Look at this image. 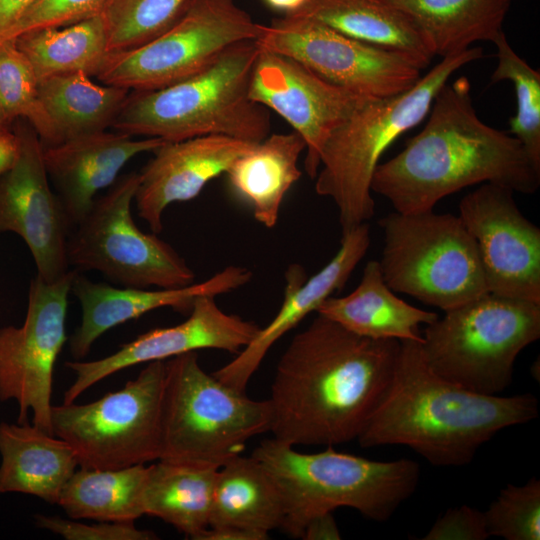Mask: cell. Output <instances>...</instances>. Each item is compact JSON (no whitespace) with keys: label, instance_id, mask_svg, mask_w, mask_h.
Here are the masks:
<instances>
[{"label":"cell","instance_id":"6da1fadb","mask_svg":"<svg viewBox=\"0 0 540 540\" xmlns=\"http://www.w3.org/2000/svg\"><path fill=\"white\" fill-rule=\"evenodd\" d=\"M400 345L317 314L276 366L267 399L273 437L292 446L357 440L389 389Z\"/></svg>","mask_w":540,"mask_h":540},{"label":"cell","instance_id":"7a4b0ae2","mask_svg":"<svg viewBox=\"0 0 540 540\" xmlns=\"http://www.w3.org/2000/svg\"><path fill=\"white\" fill-rule=\"evenodd\" d=\"M466 77L446 82L435 95L423 129L374 171L371 191L396 212L433 210L438 201L483 183L535 193L537 167L518 139L485 124L473 106Z\"/></svg>","mask_w":540,"mask_h":540},{"label":"cell","instance_id":"3957f363","mask_svg":"<svg viewBox=\"0 0 540 540\" xmlns=\"http://www.w3.org/2000/svg\"><path fill=\"white\" fill-rule=\"evenodd\" d=\"M420 343L401 341L389 389L357 439L361 447L404 445L431 465L460 467L501 430L538 417L531 393L484 395L440 377Z\"/></svg>","mask_w":540,"mask_h":540},{"label":"cell","instance_id":"277c9868","mask_svg":"<svg viewBox=\"0 0 540 540\" xmlns=\"http://www.w3.org/2000/svg\"><path fill=\"white\" fill-rule=\"evenodd\" d=\"M280 492L284 520L280 529L302 538L314 517L339 507L385 522L416 491L420 468L410 459L375 461L336 451L333 446L303 453L274 437L252 451Z\"/></svg>","mask_w":540,"mask_h":540},{"label":"cell","instance_id":"5b68a950","mask_svg":"<svg viewBox=\"0 0 540 540\" xmlns=\"http://www.w3.org/2000/svg\"><path fill=\"white\" fill-rule=\"evenodd\" d=\"M259 51L256 40L240 42L187 79L156 90L131 91L111 127L166 142L205 135L261 142L270 133V113L249 97Z\"/></svg>","mask_w":540,"mask_h":540},{"label":"cell","instance_id":"8992f818","mask_svg":"<svg viewBox=\"0 0 540 540\" xmlns=\"http://www.w3.org/2000/svg\"><path fill=\"white\" fill-rule=\"evenodd\" d=\"M482 57L479 46L443 57L410 89L367 101L333 129L321 148L315 191L336 204L342 235L374 216L371 182L386 149L425 118L452 74Z\"/></svg>","mask_w":540,"mask_h":540},{"label":"cell","instance_id":"52a82bcc","mask_svg":"<svg viewBox=\"0 0 540 540\" xmlns=\"http://www.w3.org/2000/svg\"><path fill=\"white\" fill-rule=\"evenodd\" d=\"M270 426L268 400L205 372L197 351L165 360L159 460L219 469Z\"/></svg>","mask_w":540,"mask_h":540},{"label":"cell","instance_id":"ba28073f","mask_svg":"<svg viewBox=\"0 0 540 540\" xmlns=\"http://www.w3.org/2000/svg\"><path fill=\"white\" fill-rule=\"evenodd\" d=\"M540 337V303L485 293L426 325L421 350L440 377L475 393L500 395L517 356Z\"/></svg>","mask_w":540,"mask_h":540},{"label":"cell","instance_id":"9c48e42d","mask_svg":"<svg viewBox=\"0 0 540 540\" xmlns=\"http://www.w3.org/2000/svg\"><path fill=\"white\" fill-rule=\"evenodd\" d=\"M388 287L444 312L488 292L474 238L459 216L433 210L380 219Z\"/></svg>","mask_w":540,"mask_h":540},{"label":"cell","instance_id":"30bf717a","mask_svg":"<svg viewBox=\"0 0 540 540\" xmlns=\"http://www.w3.org/2000/svg\"><path fill=\"white\" fill-rule=\"evenodd\" d=\"M165 361H153L125 386L87 403L52 405L54 436L81 468L120 469L159 460Z\"/></svg>","mask_w":540,"mask_h":540},{"label":"cell","instance_id":"8fae6325","mask_svg":"<svg viewBox=\"0 0 540 540\" xmlns=\"http://www.w3.org/2000/svg\"><path fill=\"white\" fill-rule=\"evenodd\" d=\"M138 184L139 173L125 174L94 200L69 235V267L97 271L122 287L178 288L194 283L195 274L185 259L133 220L131 205Z\"/></svg>","mask_w":540,"mask_h":540},{"label":"cell","instance_id":"7c38bea8","mask_svg":"<svg viewBox=\"0 0 540 540\" xmlns=\"http://www.w3.org/2000/svg\"><path fill=\"white\" fill-rule=\"evenodd\" d=\"M264 25L234 0H189L179 18L145 44L108 53L97 79L129 91H150L187 79L231 46L257 40Z\"/></svg>","mask_w":540,"mask_h":540},{"label":"cell","instance_id":"4fadbf2b","mask_svg":"<svg viewBox=\"0 0 540 540\" xmlns=\"http://www.w3.org/2000/svg\"><path fill=\"white\" fill-rule=\"evenodd\" d=\"M75 270L49 283L35 276L29 286L26 316L20 327L0 328V401L14 400L18 423L52 434L54 365L67 341L65 321Z\"/></svg>","mask_w":540,"mask_h":540},{"label":"cell","instance_id":"5bb4252c","mask_svg":"<svg viewBox=\"0 0 540 540\" xmlns=\"http://www.w3.org/2000/svg\"><path fill=\"white\" fill-rule=\"evenodd\" d=\"M256 43L293 58L338 87L370 98L402 93L421 77V70L404 55L355 40L306 17L274 19L264 25Z\"/></svg>","mask_w":540,"mask_h":540},{"label":"cell","instance_id":"9a60e30c","mask_svg":"<svg viewBox=\"0 0 540 540\" xmlns=\"http://www.w3.org/2000/svg\"><path fill=\"white\" fill-rule=\"evenodd\" d=\"M513 193L483 183L461 199L458 216L476 242L488 292L540 303V229Z\"/></svg>","mask_w":540,"mask_h":540},{"label":"cell","instance_id":"2e32d148","mask_svg":"<svg viewBox=\"0 0 540 540\" xmlns=\"http://www.w3.org/2000/svg\"><path fill=\"white\" fill-rule=\"evenodd\" d=\"M13 131L20 153L15 166L0 176V233L20 236L33 257L36 275L52 283L70 271L67 242L73 228L50 186L38 134L24 120Z\"/></svg>","mask_w":540,"mask_h":540},{"label":"cell","instance_id":"e0dca14e","mask_svg":"<svg viewBox=\"0 0 540 540\" xmlns=\"http://www.w3.org/2000/svg\"><path fill=\"white\" fill-rule=\"evenodd\" d=\"M249 97L281 116L303 138L304 168L311 179L317 175L321 148L333 129L375 99L338 87L293 58L261 48Z\"/></svg>","mask_w":540,"mask_h":540},{"label":"cell","instance_id":"ac0fdd59","mask_svg":"<svg viewBox=\"0 0 540 540\" xmlns=\"http://www.w3.org/2000/svg\"><path fill=\"white\" fill-rule=\"evenodd\" d=\"M259 326L223 311L215 296L198 297L185 321L149 330L123 344L119 350L92 361L74 360L65 365L75 379L65 391L63 403L75 400L88 388L112 374L137 364L165 361L201 349L238 354L254 338Z\"/></svg>","mask_w":540,"mask_h":540},{"label":"cell","instance_id":"d6986e66","mask_svg":"<svg viewBox=\"0 0 540 540\" xmlns=\"http://www.w3.org/2000/svg\"><path fill=\"white\" fill-rule=\"evenodd\" d=\"M251 279L249 269L231 265L199 283L152 290L93 282L75 270L71 292L80 303L82 317L69 338L70 353L75 360H81L88 355L94 342L113 327L163 307L188 315L198 297H216L231 292Z\"/></svg>","mask_w":540,"mask_h":540},{"label":"cell","instance_id":"ffe728a7","mask_svg":"<svg viewBox=\"0 0 540 540\" xmlns=\"http://www.w3.org/2000/svg\"><path fill=\"white\" fill-rule=\"evenodd\" d=\"M370 246V227L362 223L342 235L334 257L315 275L307 278L304 268L291 264L285 272L284 297L275 317L229 363L213 375L221 382L246 391L249 380L257 371L272 346L295 328L334 292L347 283Z\"/></svg>","mask_w":540,"mask_h":540},{"label":"cell","instance_id":"44dd1931","mask_svg":"<svg viewBox=\"0 0 540 540\" xmlns=\"http://www.w3.org/2000/svg\"><path fill=\"white\" fill-rule=\"evenodd\" d=\"M255 144L224 135L165 142L139 172L134 197L139 217L153 233H160L169 205L197 197L211 180L227 173Z\"/></svg>","mask_w":540,"mask_h":540},{"label":"cell","instance_id":"7402d4cb","mask_svg":"<svg viewBox=\"0 0 540 540\" xmlns=\"http://www.w3.org/2000/svg\"><path fill=\"white\" fill-rule=\"evenodd\" d=\"M165 142L103 131L44 148L48 177L72 228L86 216L97 193L114 184L129 160L154 152Z\"/></svg>","mask_w":540,"mask_h":540},{"label":"cell","instance_id":"603a6c76","mask_svg":"<svg viewBox=\"0 0 540 540\" xmlns=\"http://www.w3.org/2000/svg\"><path fill=\"white\" fill-rule=\"evenodd\" d=\"M0 456V494H27L51 505L79 466L68 442L28 423H0Z\"/></svg>","mask_w":540,"mask_h":540},{"label":"cell","instance_id":"cb8c5ba5","mask_svg":"<svg viewBox=\"0 0 540 540\" xmlns=\"http://www.w3.org/2000/svg\"><path fill=\"white\" fill-rule=\"evenodd\" d=\"M316 312L362 337L417 342H422L419 327L439 317L397 297L384 281L376 260L367 262L359 284L351 293L329 296Z\"/></svg>","mask_w":540,"mask_h":540},{"label":"cell","instance_id":"d4e9b609","mask_svg":"<svg viewBox=\"0 0 540 540\" xmlns=\"http://www.w3.org/2000/svg\"><path fill=\"white\" fill-rule=\"evenodd\" d=\"M291 15L315 20L355 40L402 54L420 70L434 57L412 21L386 0H308Z\"/></svg>","mask_w":540,"mask_h":540},{"label":"cell","instance_id":"484cf974","mask_svg":"<svg viewBox=\"0 0 540 540\" xmlns=\"http://www.w3.org/2000/svg\"><path fill=\"white\" fill-rule=\"evenodd\" d=\"M306 150L295 131L269 134L240 156L227 171L233 191L249 204L255 220L273 228L279 219L283 199L302 175L298 167Z\"/></svg>","mask_w":540,"mask_h":540},{"label":"cell","instance_id":"4316f807","mask_svg":"<svg viewBox=\"0 0 540 540\" xmlns=\"http://www.w3.org/2000/svg\"><path fill=\"white\" fill-rule=\"evenodd\" d=\"M283 520L278 487L254 457L239 455L217 470L209 527L245 530L266 540Z\"/></svg>","mask_w":540,"mask_h":540},{"label":"cell","instance_id":"83f0119b","mask_svg":"<svg viewBox=\"0 0 540 540\" xmlns=\"http://www.w3.org/2000/svg\"><path fill=\"white\" fill-rule=\"evenodd\" d=\"M420 32L434 56L460 53L502 32L513 0H386Z\"/></svg>","mask_w":540,"mask_h":540},{"label":"cell","instance_id":"f1b7e54d","mask_svg":"<svg viewBox=\"0 0 540 540\" xmlns=\"http://www.w3.org/2000/svg\"><path fill=\"white\" fill-rule=\"evenodd\" d=\"M217 470L164 460L149 465L142 491L144 515L196 540L209 527Z\"/></svg>","mask_w":540,"mask_h":540},{"label":"cell","instance_id":"f546056e","mask_svg":"<svg viewBox=\"0 0 540 540\" xmlns=\"http://www.w3.org/2000/svg\"><path fill=\"white\" fill-rule=\"evenodd\" d=\"M130 92L122 87L96 84L83 72L39 82L40 98L61 143L106 131Z\"/></svg>","mask_w":540,"mask_h":540},{"label":"cell","instance_id":"4dcf8cb0","mask_svg":"<svg viewBox=\"0 0 540 540\" xmlns=\"http://www.w3.org/2000/svg\"><path fill=\"white\" fill-rule=\"evenodd\" d=\"M15 42L39 82L76 72L96 76L108 54L100 13L71 25L25 32Z\"/></svg>","mask_w":540,"mask_h":540},{"label":"cell","instance_id":"1f68e13d","mask_svg":"<svg viewBox=\"0 0 540 540\" xmlns=\"http://www.w3.org/2000/svg\"><path fill=\"white\" fill-rule=\"evenodd\" d=\"M148 466L76 470L64 486L58 505L74 520L135 522L144 515L142 491Z\"/></svg>","mask_w":540,"mask_h":540},{"label":"cell","instance_id":"d6a6232c","mask_svg":"<svg viewBox=\"0 0 540 540\" xmlns=\"http://www.w3.org/2000/svg\"><path fill=\"white\" fill-rule=\"evenodd\" d=\"M0 106L13 121L25 119L38 134L44 148L61 143L40 98L39 81L15 39L0 42Z\"/></svg>","mask_w":540,"mask_h":540},{"label":"cell","instance_id":"836d02e7","mask_svg":"<svg viewBox=\"0 0 540 540\" xmlns=\"http://www.w3.org/2000/svg\"><path fill=\"white\" fill-rule=\"evenodd\" d=\"M497 66L491 84L513 83L517 111L509 121L510 134L520 141L532 162L540 167V73L517 55L502 32L493 42Z\"/></svg>","mask_w":540,"mask_h":540},{"label":"cell","instance_id":"e575fe53","mask_svg":"<svg viewBox=\"0 0 540 540\" xmlns=\"http://www.w3.org/2000/svg\"><path fill=\"white\" fill-rule=\"evenodd\" d=\"M189 0H106L103 18L108 53L141 46L169 28Z\"/></svg>","mask_w":540,"mask_h":540},{"label":"cell","instance_id":"d590c367","mask_svg":"<svg viewBox=\"0 0 540 540\" xmlns=\"http://www.w3.org/2000/svg\"><path fill=\"white\" fill-rule=\"evenodd\" d=\"M489 536L505 540L540 539V481L508 484L484 512Z\"/></svg>","mask_w":540,"mask_h":540},{"label":"cell","instance_id":"8d00e7d4","mask_svg":"<svg viewBox=\"0 0 540 540\" xmlns=\"http://www.w3.org/2000/svg\"><path fill=\"white\" fill-rule=\"evenodd\" d=\"M106 0H35L19 16L4 40L47 27H63L100 13ZM3 40V41H4Z\"/></svg>","mask_w":540,"mask_h":540},{"label":"cell","instance_id":"74e56055","mask_svg":"<svg viewBox=\"0 0 540 540\" xmlns=\"http://www.w3.org/2000/svg\"><path fill=\"white\" fill-rule=\"evenodd\" d=\"M39 528L60 535L66 540H153L157 535L138 529L134 522H99L85 524L56 516L36 514Z\"/></svg>","mask_w":540,"mask_h":540},{"label":"cell","instance_id":"f35d334b","mask_svg":"<svg viewBox=\"0 0 540 540\" xmlns=\"http://www.w3.org/2000/svg\"><path fill=\"white\" fill-rule=\"evenodd\" d=\"M484 512L463 504L448 509L429 529L423 540H485L489 538Z\"/></svg>","mask_w":540,"mask_h":540},{"label":"cell","instance_id":"ab89813d","mask_svg":"<svg viewBox=\"0 0 540 540\" xmlns=\"http://www.w3.org/2000/svg\"><path fill=\"white\" fill-rule=\"evenodd\" d=\"M305 540H339L341 534L333 512L324 513L311 519L303 531Z\"/></svg>","mask_w":540,"mask_h":540},{"label":"cell","instance_id":"60d3db41","mask_svg":"<svg viewBox=\"0 0 540 540\" xmlns=\"http://www.w3.org/2000/svg\"><path fill=\"white\" fill-rule=\"evenodd\" d=\"M20 153L19 140L10 128L0 131V176L11 170Z\"/></svg>","mask_w":540,"mask_h":540},{"label":"cell","instance_id":"b9f144b4","mask_svg":"<svg viewBox=\"0 0 540 540\" xmlns=\"http://www.w3.org/2000/svg\"><path fill=\"white\" fill-rule=\"evenodd\" d=\"M35 0H0V42L23 11Z\"/></svg>","mask_w":540,"mask_h":540},{"label":"cell","instance_id":"7bdbcfd3","mask_svg":"<svg viewBox=\"0 0 540 540\" xmlns=\"http://www.w3.org/2000/svg\"><path fill=\"white\" fill-rule=\"evenodd\" d=\"M196 540H264L258 534L229 527H208Z\"/></svg>","mask_w":540,"mask_h":540},{"label":"cell","instance_id":"ee69618b","mask_svg":"<svg viewBox=\"0 0 540 540\" xmlns=\"http://www.w3.org/2000/svg\"><path fill=\"white\" fill-rule=\"evenodd\" d=\"M273 10L291 15L298 12L308 0H263Z\"/></svg>","mask_w":540,"mask_h":540},{"label":"cell","instance_id":"f6af8a7d","mask_svg":"<svg viewBox=\"0 0 540 540\" xmlns=\"http://www.w3.org/2000/svg\"><path fill=\"white\" fill-rule=\"evenodd\" d=\"M13 120L8 116V114L0 106V131L3 129L10 128Z\"/></svg>","mask_w":540,"mask_h":540}]
</instances>
